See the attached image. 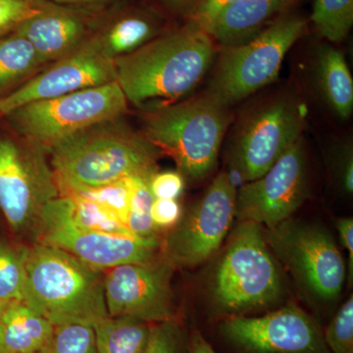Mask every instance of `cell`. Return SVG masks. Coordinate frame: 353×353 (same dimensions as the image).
I'll list each match as a JSON object with an SVG mask.
<instances>
[{"mask_svg":"<svg viewBox=\"0 0 353 353\" xmlns=\"http://www.w3.org/2000/svg\"><path fill=\"white\" fill-rule=\"evenodd\" d=\"M215 52L213 39L188 23L178 31L116 58V82L134 105L176 101L201 82Z\"/></svg>","mask_w":353,"mask_h":353,"instance_id":"1","label":"cell"},{"mask_svg":"<svg viewBox=\"0 0 353 353\" xmlns=\"http://www.w3.org/2000/svg\"><path fill=\"white\" fill-rule=\"evenodd\" d=\"M51 167L60 192L118 182L132 176H152L158 152L119 119L99 123L52 146Z\"/></svg>","mask_w":353,"mask_h":353,"instance_id":"2","label":"cell"},{"mask_svg":"<svg viewBox=\"0 0 353 353\" xmlns=\"http://www.w3.org/2000/svg\"><path fill=\"white\" fill-rule=\"evenodd\" d=\"M23 301L53 325H92L108 317L104 272L37 243L27 248Z\"/></svg>","mask_w":353,"mask_h":353,"instance_id":"3","label":"cell"},{"mask_svg":"<svg viewBox=\"0 0 353 353\" xmlns=\"http://www.w3.org/2000/svg\"><path fill=\"white\" fill-rule=\"evenodd\" d=\"M230 121L229 104L208 90L148 111L143 136L173 158L183 176L201 181L214 169Z\"/></svg>","mask_w":353,"mask_h":353,"instance_id":"4","label":"cell"},{"mask_svg":"<svg viewBox=\"0 0 353 353\" xmlns=\"http://www.w3.org/2000/svg\"><path fill=\"white\" fill-rule=\"evenodd\" d=\"M262 228L252 221H240L218 264L213 299L229 316L266 307L282 294V279Z\"/></svg>","mask_w":353,"mask_h":353,"instance_id":"5","label":"cell"},{"mask_svg":"<svg viewBox=\"0 0 353 353\" xmlns=\"http://www.w3.org/2000/svg\"><path fill=\"white\" fill-rule=\"evenodd\" d=\"M48 152L20 136L0 138V210L16 234L37 241L44 209L60 196Z\"/></svg>","mask_w":353,"mask_h":353,"instance_id":"6","label":"cell"},{"mask_svg":"<svg viewBox=\"0 0 353 353\" xmlns=\"http://www.w3.org/2000/svg\"><path fill=\"white\" fill-rule=\"evenodd\" d=\"M128 101L116 81L54 99L31 102L6 116L20 137L46 150L72 134L119 119Z\"/></svg>","mask_w":353,"mask_h":353,"instance_id":"7","label":"cell"},{"mask_svg":"<svg viewBox=\"0 0 353 353\" xmlns=\"http://www.w3.org/2000/svg\"><path fill=\"white\" fill-rule=\"evenodd\" d=\"M306 26L299 16H283L250 41L226 48L209 90L231 106L266 87L277 79L285 55Z\"/></svg>","mask_w":353,"mask_h":353,"instance_id":"8","label":"cell"},{"mask_svg":"<svg viewBox=\"0 0 353 353\" xmlns=\"http://www.w3.org/2000/svg\"><path fill=\"white\" fill-rule=\"evenodd\" d=\"M266 241L274 254L312 296L324 301L340 296L345 262L326 229L290 218L268 230Z\"/></svg>","mask_w":353,"mask_h":353,"instance_id":"9","label":"cell"},{"mask_svg":"<svg viewBox=\"0 0 353 353\" xmlns=\"http://www.w3.org/2000/svg\"><path fill=\"white\" fill-rule=\"evenodd\" d=\"M236 192L226 172L216 176L161 241L162 257L174 268H194L217 252L236 218Z\"/></svg>","mask_w":353,"mask_h":353,"instance_id":"10","label":"cell"},{"mask_svg":"<svg viewBox=\"0 0 353 353\" xmlns=\"http://www.w3.org/2000/svg\"><path fill=\"white\" fill-rule=\"evenodd\" d=\"M219 331L239 353H331L319 324L292 303L260 317L229 316Z\"/></svg>","mask_w":353,"mask_h":353,"instance_id":"11","label":"cell"},{"mask_svg":"<svg viewBox=\"0 0 353 353\" xmlns=\"http://www.w3.org/2000/svg\"><path fill=\"white\" fill-rule=\"evenodd\" d=\"M303 138L290 146L263 176L236 192V218L273 229L303 205L308 196Z\"/></svg>","mask_w":353,"mask_h":353,"instance_id":"12","label":"cell"},{"mask_svg":"<svg viewBox=\"0 0 353 353\" xmlns=\"http://www.w3.org/2000/svg\"><path fill=\"white\" fill-rule=\"evenodd\" d=\"M174 267L163 257L104 271V296L109 316H130L150 324L174 321L171 279Z\"/></svg>","mask_w":353,"mask_h":353,"instance_id":"13","label":"cell"},{"mask_svg":"<svg viewBox=\"0 0 353 353\" xmlns=\"http://www.w3.org/2000/svg\"><path fill=\"white\" fill-rule=\"evenodd\" d=\"M116 81L115 61L102 48L97 36L88 38L78 48L50 68L39 72L0 99V116L31 102L54 99L85 88Z\"/></svg>","mask_w":353,"mask_h":353,"instance_id":"14","label":"cell"},{"mask_svg":"<svg viewBox=\"0 0 353 353\" xmlns=\"http://www.w3.org/2000/svg\"><path fill=\"white\" fill-rule=\"evenodd\" d=\"M303 109L280 99L254 114L239 134L233 155L234 172L243 183L263 176L279 158L301 139Z\"/></svg>","mask_w":353,"mask_h":353,"instance_id":"15","label":"cell"},{"mask_svg":"<svg viewBox=\"0 0 353 353\" xmlns=\"http://www.w3.org/2000/svg\"><path fill=\"white\" fill-rule=\"evenodd\" d=\"M38 243L60 248L102 272L120 265L152 261L161 252L159 238L85 231L69 224L46 208L41 218Z\"/></svg>","mask_w":353,"mask_h":353,"instance_id":"16","label":"cell"},{"mask_svg":"<svg viewBox=\"0 0 353 353\" xmlns=\"http://www.w3.org/2000/svg\"><path fill=\"white\" fill-rule=\"evenodd\" d=\"M39 4V12L14 32L32 43L43 64L71 54L87 41L88 24L80 13L46 0Z\"/></svg>","mask_w":353,"mask_h":353,"instance_id":"17","label":"cell"},{"mask_svg":"<svg viewBox=\"0 0 353 353\" xmlns=\"http://www.w3.org/2000/svg\"><path fill=\"white\" fill-rule=\"evenodd\" d=\"M282 0H236L206 25L202 31L222 46H238L261 32L265 23L280 12Z\"/></svg>","mask_w":353,"mask_h":353,"instance_id":"18","label":"cell"},{"mask_svg":"<svg viewBox=\"0 0 353 353\" xmlns=\"http://www.w3.org/2000/svg\"><path fill=\"white\" fill-rule=\"evenodd\" d=\"M54 325L24 301L7 304L0 317V353H44Z\"/></svg>","mask_w":353,"mask_h":353,"instance_id":"19","label":"cell"},{"mask_svg":"<svg viewBox=\"0 0 353 353\" xmlns=\"http://www.w3.org/2000/svg\"><path fill=\"white\" fill-rule=\"evenodd\" d=\"M319 52L316 72L322 94L334 112L347 119L353 110V81L347 62L343 53L331 46Z\"/></svg>","mask_w":353,"mask_h":353,"instance_id":"20","label":"cell"},{"mask_svg":"<svg viewBox=\"0 0 353 353\" xmlns=\"http://www.w3.org/2000/svg\"><path fill=\"white\" fill-rule=\"evenodd\" d=\"M153 325L130 317L108 316L94 325L97 353H145Z\"/></svg>","mask_w":353,"mask_h":353,"instance_id":"21","label":"cell"},{"mask_svg":"<svg viewBox=\"0 0 353 353\" xmlns=\"http://www.w3.org/2000/svg\"><path fill=\"white\" fill-rule=\"evenodd\" d=\"M43 62L32 43L14 32L0 38V99L36 75Z\"/></svg>","mask_w":353,"mask_h":353,"instance_id":"22","label":"cell"},{"mask_svg":"<svg viewBox=\"0 0 353 353\" xmlns=\"http://www.w3.org/2000/svg\"><path fill=\"white\" fill-rule=\"evenodd\" d=\"M158 22L148 13H132L116 21L99 34L102 48L109 57L116 58L138 50L157 34Z\"/></svg>","mask_w":353,"mask_h":353,"instance_id":"23","label":"cell"},{"mask_svg":"<svg viewBox=\"0 0 353 353\" xmlns=\"http://www.w3.org/2000/svg\"><path fill=\"white\" fill-rule=\"evenodd\" d=\"M311 20L331 43L347 38L353 25V0H315Z\"/></svg>","mask_w":353,"mask_h":353,"instance_id":"24","label":"cell"},{"mask_svg":"<svg viewBox=\"0 0 353 353\" xmlns=\"http://www.w3.org/2000/svg\"><path fill=\"white\" fill-rule=\"evenodd\" d=\"M60 196H79L94 201L112 213L123 224L126 225L131 204V179L128 176L118 182L99 187L65 190L60 192Z\"/></svg>","mask_w":353,"mask_h":353,"instance_id":"25","label":"cell"},{"mask_svg":"<svg viewBox=\"0 0 353 353\" xmlns=\"http://www.w3.org/2000/svg\"><path fill=\"white\" fill-rule=\"evenodd\" d=\"M152 176H132V197L126 226L132 234L143 239L159 238L153 224L152 206L154 201L150 188Z\"/></svg>","mask_w":353,"mask_h":353,"instance_id":"26","label":"cell"},{"mask_svg":"<svg viewBox=\"0 0 353 353\" xmlns=\"http://www.w3.org/2000/svg\"><path fill=\"white\" fill-rule=\"evenodd\" d=\"M27 248L0 243V301H23Z\"/></svg>","mask_w":353,"mask_h":353,"instance_id":"27","label":"cell"},{"mask_svg":"<svg viewBox=\"0 0 353 353\" xmlns=\"http://www.w3.org/2000/svg\"><path fill=\"white\" fill-rule=\"evenodd\" d=\"M44 353H97L94 327L82 323L54 325Z\"/></svg>","mask_w":353,"mask_h":353,"instance_id":"28","label":"cell"},{"mask_svg":"<svg viewBox=\"0 0 353 353\" xmlns=\"http://www.w3.org/2000/svg\"><path fill=\"white\" fill-rule=\"evenodd\" d=\"M324 339L331 353H353V299L345 301L325 330Z\"/></svg>","mask_w":353,"mask_h":353,"instance_id":"29","label":"cell"},{"mask_svg":"<svg viewBox=\"0 0 353 353\" xmlns=\"http://www.w3.org/2000/svg\"><path fill=\"white\" fill-rule=\"evenodd\" d=\"M145 353H189L188 336L174 321L153 325L152 338Z\"/></svg>","mask_w":353,"mask_h":353,"instance_id":"30","label":"cell"},{"mask_svg":"<svg viewBox=\"0 0 353 353\" xmlns=\"http://www.w3.org/2000/svg\"><path fill=\"white\" fill-rule=\"evenodd\" d=\"M39 10V0H0V38Z\"/></svg>","mask_w":353,"mask_h":353,"instance_id":"31","label":"cell"},{"mask_svg":"<svg viewBox=\"0 0 353 353\" xmlns=\"http://www.w3.org/2000/svg\"><path fill=\"white\" fill-rule=\"evenodd\" d=\"M154 199H178L185 189V180L180 172H155L150 180Z\"/></svg>","mask_w":353,"mask_h":353,"instance_id":"32","label":"cell"},{"mask_svg":"<svg viewBox=\"0 0 353 353\" xmlns=\"http://www.w3.org/2000/svg\"><path fill=\"white\" fill-rule=\"evenodd\" d=\"M183 216L178 199H154L152 206V219L158 231L171 230Z\"/></svg>","mask_w":353,"mask_h":353,"instance_id":"33","label":"cell"},{"mask_svg":"<svg viewBox=\"0 0 353 353\" xmlns=\"http://www.w3.org/2000/svg\"><path fill=\"white\" fill-rule=\"evenodd\" d=\"M236 0H197L192 12L188 16L189 24L203 29L216 16Z\"/></svg>","mask_w":353,"mask_h":353,"instance_id":"34","label":"cell"},{"mask_svg":"<svg viewBox=\"0 0 353 353\" xmlns=\"http://www.w3.org/2000/svg\"><path fill=\"white\" fill-rule=\"evenodd\" d=\"M336 230L340 236L341 243L348 252V276L350 283L353 277V219L352 218H340L336 221Z\"/></svg>","mask_w":353,"mask_h":353,"instance_id":"35","label":"cell"},{"mask_svg":"<svg viewBox=\"0 0 353 353\" xmlns=\"http://www.w3.org/2000/svg\"><path fill=\"white\" fill-rule=\"evenodd\" d=\"M188 352L189 353H216L212 345L197 330H194L188 336Z\"/></svg>","mask_w":353,"mask_h":353,"instance_id":"36","label":"cell"},{"mask_svg":"<svg viewBox=\"0 0 353 353\" xmlns=\"http://www.w3.org/2000/svg\"><path fill=\"white\" fill-rule=\"evenodd\" d=\"M166 1L176 10L185 12L188 18V16L190 15L194 6H196L197 0H166Z\"/></svg>","mask_w":353,"mask_h":353,"instance_id":"37","label":"cell"},{"mask_svg":"<svg viewBox=\"0 0 353 353\" xmlns=\"http://www.w3.org/2000/svg\"><path fill=\"white\" fill-rule=\"evenodd\" d=\"M59 6H83V4L99 3L105 0H46Z\"/></svg>","mask_w":353,"mask_h":353,"instance_id":"38","label":"cell"},{"mask_svg":"<svg viewBox=\"0 0 353 353\" xmlns=\"http://www.w3.org/2000/svg\"><path fill=\"white\" fill-rule=\"evenodd\" d=\"M7 304L2 303L1 301H0V317H1L2 313H3L4 309L6 308Z\"/></svg>","mask_w":353,"mask_h":353,"instance_id":"39","label":"cell"},{"mask_svg":"<svg viewBox=\"0 0 353 353\" xmlns=\"http://www.w3.org/2000/svg\"><path fill=\"white\" fill-rule=\"evenodd\" d=\"M283 2L285 4V6H288V4L290 3V2L292 1V0H282Z\"/></svg>","mask_w":353,"mask_h":353,"instance_id":"40","label":"cell"}]
</instances>
